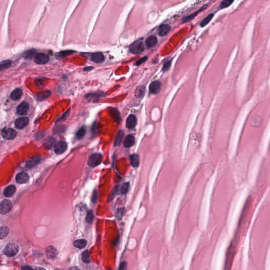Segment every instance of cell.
Returning <instances> with one entry per match:
<instances>
[{"label":"cell","instance_id":"obj_1","mask_svg":"<svg viewBox=\"0 0 270 270\" xmlns=\"http://www.w3.org/2000/svg\"><path fill=\"white\" fill-rule=\"evenodd\" d=\"M103 161V156L99 153H95L90 156L88 160V165L91 167H95L100 164Z\"/></svg>","mask_w":270,"mask_h":270},{"label":"cell","instance_id":"obj_2","mask_svg":"<svg viewBox=\"0 0 270 270\" xmlns=\"http://www.w3.org/2000/svg\"><path fill=\"white\" fill-rule=\"evenodd\" d=\"M18 246L14 243L8 244L3 249L4 254L9 257L15 256L18 253Z\"/></svg>","mask_w":270,"mask_h":270},{"label":"cell","instance_id":"obj_3","mask_svg":"<svg viewBox=\"0 0 270 270\" xmlns=\"http://www.w3.org/2000/svg\"><path fill=\"white\" fill-rule=\"evenodd\" d=\"M145 46L142 42L140 41L135 42L130 46V51L132 53L137 54L144 51Z\"/></svg>","mask_w":270,"mask_h":270},{"label":"cell","instance_id":"obj_4","mask_svg":"<svg viewBox=\"0 0 270 270\" xmlns=\"http://www.w3.org/2000/svg\"><path fill=\"white\" fill-rule=\"evenodd\" d=\"M12 208V205L10 201L4 199L0 203V213L4 214L10 212Z\"/></svg>","mask_w":270,"mask_h":270},{"label":"cell","instance_id":"obj_5","mask_svg":"<svg viewBox=\"0 0 270 270\" xmlns=\"http://www.w3.org/2000/svg\"><path fill=\"white\" fill-rule=\"evenodd\" d=\"M2 136L5 140H11L15 138L16 132L12 128H4L2 131Z\"/></svg>","mask_w":270,"mask_h":270},{"label":"cell","instance_id":"obj_6","mask_svg":"<svg viewBox=\"0 0 270 270\" xmlns=\"http://www.w3.org/2000/svg\"><path fill=\"white\" fill-rule=\"evenodd\" d=\"M68 145L66 142L60 141L54 146V152L57 155L62 154L67 150Z\"/></svg>","mask_w":270,"mask_h":270},{"label":"cell","instance_id":"obj_7","mask_svg":"<svg viewBox=\"0 0 270 270\" xmlns=\"http://www.w3.org/2000/svg\"><path fill=\"white\" fill-rule=\"evenodd\" d=\"M29 119L28 117H22L17 119L15 121V127L18 129H22L28 125Z\"/></svg>","mask_w":270,"mask_h":270},{"label":"cell","instance_id":"obj_8","mask_svg":"<svg viewBox=\"0 0 270 270\" xmlns=\"http://www.w3.org/2000/svg\"><path fill=\"white\" fill-rule=\"evenodd\" d=\"M34 61L38 64H46L49 62V57L46 54L42 53H38L34 57Z\"/></svg>","mask_w":270,"mask_h":270},{"label":"cell","instance_id":"obj_9","mask_svg":"<svg viewBox=\"0 0 270 270\" xmlns=\"http://www.w3.org/2000/svg\"><path fill=\"white\" fill-rule=\"evenodd\" d=\"M29 108L28 103L26 102H22L17 107L16 113L20 116L26 115L28 113Z\"/></svg>","mask_w":270,"mask_h":270},{"label":"cell","instance_id":"obj_10","mask_svg":"<svg viewBox=\"0 0 270 270\" xmlns=\"http://www.w3.org/2000/svg\"><path fill=\"white\" fill-rule=\"evenodd\" d=\"M161 89V83L159 81H155L149 85V90L150 93L156 95L160 93Z\"/></svg>","mask_w":270,"mask_h":270},{"label":"cell","instance_id":"obj_11","mask_svg":"<svg viewBox=\"0 0 270 270\" xmlns=\"http://www.w3.org/2000/svg\"><path fill=\"white\" fill-rule=\"evenodd\" d=\"M137 125V118L134 115H130L126 120V127L128 129H133Z\"/></svg>","mask_w":270,"mask_h":270},{"label":"cell","instance_id":"obj_12","mask_svg":"<svg viewBox=\"0 0 270 270\" xmlns=\"http://www.w3.org/2000/svg\"><path fill=\"white\" fill-rule=\"evenodd\" d=\"M16 182L18 184H24L28 181L29 176L26 172H20L16 175Z\"/></svg>","mask_w":270,"mask_h":270},{"label":"cell","instance_id":"obj_13","mask_svg":"<svg viewBox=\"0 0 270 270\" xmlns=\"http://www.w3.org/2000/svg\"><path fill=\"white\" fill-rule=\"evenodd\" d=\"M91 60L93 62L97 63H100L105 61V57L101 52H95L91 54Z\"/></svg>","mask_w":270,"mask_h":270},{"label":"cell","instance_id":"obj_14","mask_svg":"<svg viewBox=\"0 0 270 270\" xmlns=\"http://www.w3.org/2000/svg\"><path fill=\"white\" fill-rule=\"evenodd\" d=\"M171 30V26L168 24H162L158 28V34L160 36H164L170 32Z\"/></svg>","mask_w":270,"mask_h":270},{"label":"cell","instance_id":"obj_15","mask_svg":"<svg viewBox=\"0 0 270 270\" xmlns=\"http://www.w3.org/2000/svg\"><path fill=\"white\" fill-rule=\"evenodd\" d=\"M109 113L110 114L111 117L113 119V120L116 121L117 124H119L121 121V117L119 112V111L115 108H111L110 110L109 111Z\"/></svg>","mask_w":270,"mask_h":270},{"label":"cell","instance_id":"obj_16","mask_svg":"<svg viewBox=\"0 0 270 270\" xmlns=\"http://www.w3.org/2000/svg\"><path fill=\"white\" fill-rule=\"evenodd\" d=\"M157 38L154 36H149L146 40L145 44L148 48H151L155 46L157 43Z\"/></svg>","mask_w":270,"mask_h":270},{"label":"cell","instance_id":"obj_17","mask_svg":"<svg viewBox=\"0 0 270 270\" xmlns=\"http://www.w3.org/2000/svg\"><path fill=\"white\" fill-rule=\"evenodd\" d=\"M16 192V186L13 185H11L9 186L8 187L5 188L3 193H4V195L5 196V197H10L14 194Z\"/></svg>","mask_w":270,"mask_h":270},{"label":"cell","instance_id":"obj_18","mask_svg":"<svg viewBox=\"0 0 270 270\" xmlns=\"http://www.w3.org/2000/svg\"><path fill=\"white\" fill-rule=\"evenodd\" d=\"M134 142H135L134 137L131 135H127L125 138L124 142V146L126 148H129L134 144Z\"/></svg>","mask_w":270,"mask_h":270},{"label":"cell","instance_id":"obj_19","mask_svg":"<svg viewBox=\"0 0 270 270\" xmlns=\"http://www.w3.org/2000/svg\"><path fill=\"white\" fill-rule=\"evenodd\" d=\"M22 95V91L20 88H17L13 90L11 93L10 98L13 100H17L21 98Z\"/></svg>","mask_w":270,"mask_h":270},{"label":"cell","instance_id":"obj_20","mask_svg":"<svg viewBox=\"0 0 270 270\" xmlns=\"http://www.w3.org/2000/svg\"><path fill=\"white\" fill-rule=\"evenodd\" d=\"M130 162L133 167H138L139 166L140 158L137 154H133L130 156Z\"/></svg>","mask_w":270,"mask_h":270},{"label":"cell","instance_id":"obj_21","mask_svg":"<svg viewBox=\"0 0 270 270\" xmlns=\"http://www.w3.org/2000/svg\"><path fill=\"white\" fill-rule=\"evenodd\" d=\"M46 254L49 259H54L57 256V249L53 246H49L46 249Z\"/></svg>","mask_w":270,"mask_h":270},{"label":"cell","instance_id":"obj_22","mask_svg":"<svg viewBox=\"0 0 270 270\" xmlns=\"http://www.w3.org/2000/svg\"><path fill=\"white\" fill-rule=\"evenodd\" d=\"M73 244L74 246L79 249H83L85 248L87 244V242L85 239H77L73 242Z\"/></svg>","mask_w":270,"mask_h":270},{"label":"cell","instance_id":"obj_23","mask_svg":"<svg viewBox=\"0 0 270 270\" xmlns=\"http://www.w3.org/2000/svg\"><path fill=\"white\" fill-rule=\"evenodd\" d=\"M40 161H41V159L39 157L34 158L32 160H28L26 163V166L28 168H32L34 167L35 166H36L37 164H38Z\"/></svg>","mask_w":270,"mask_h":270},{"label":"cell","instance_id":"obj_24","mask_svg":"<svg viewBox=\"0 0 270 270\" xmlns=\"http://www.w3.org/2000/svg\"><path fill=\"white\" fill-rule=\"evenodd\" d=\"M145 94V87L144 86H139L135 90V96L137 98H142Z\"/></svg>","mask_w":270,"mask_h":270},{"label":"cell","instance_id":"obj_25","mask_svg":"<svg viewBox=\"0 0 270 270\" xmlns=\"http://www.w3.org/2000/svg\"><path fill=\"white\" fill-rule=\"evenodd\" d=\"M206 6H207V5H204L203 7H202V8H201L199 10L197 11V12H196L195 13H193V14H190L189 16H186V17H185L184 18H183V22H189V21H190V20H192V19H193L198 14L199 12H201V11L203 10V9H205L206 8Z\"/></svg>","mask_w":270,"mask_h":270},{"label":"cell","instance_id":"obj_26","mask_svg":"<svg viewBox=\"0 0 270 270\" xmlns=\"http://www.w3.org/2000/svg\"><path fill=\"white\" fill-rule=\"evenodd\" d=\"M104 95V93L103 92H99V93H89L88 94L85 96L86 98L90 100H93L95 99H100L101 97H103Z\"/></svg>","mask_w":270,"mask_h":270},{"label":"cell","instance_id":"obj_27","mask_svg":"<svg viewBox=\"0 0 270 270\" xmlns=\"http://www.w3.org/2000/svg\"><path fill=\"white\" fill-rule=\"evenodd\" d=\"M124 136V132L123 130H120L116 135V138L114 142V146H117L121 143L122 139Z\"/></svg>","mask_w":270,"mask_h":270},{"label":"cell","instance_id":"obj_28","mask_svg":"<svg viewBox=\"0 0 270 270\" xmlns=\"http://www.w3.org/2000/svg\"><path fill=\"white\" fill-rule=\"evenodd\" d=\"M51 92L50 91H44L41 92V93H39V94L37 95L38 100H44L45 99H46L49 96L51 95Z\"/></svg>","mask_w":270,"mask_h":270},{"label":"cell","instance_id":"obj_29","mask_svg":"<svg viewBox=\"0 0 270 270\" xmlns=\"http://www.w3.org/2000/svg\"><path fill=\"white\" fill-rule=\"evenodd\" d=\"M73 53H74V51H71V50H66V51L60 52L59 53H58L57 54V58L58 59H62L63 58L72 54Z\"/></svg>","mask_w":270,"mask_h":270},{"label":"cell","instance_id":"obj_30","mask_svg":"<svg viewBox=\"0 0 270 270\" xmlns=\"http://www.w3.org/2000/svg\"><path fill=\"white\" fill-rule=\"evenodd\" d=\"M36 53V51L34 49H30L25 52L23 54V56L26 59H30L33 57Z\"/></svg>","mask_w":270,"mask_h":270},{"label":"cell","instance_id":"obj_31","mask_svg":"<svg viewBox=\"0 0 270 270\" xmlns=\"http://www.w3.org/2000/svg\"><path fill=\"white\" fill-rule=\"evenodd\" d=\"M214 15V14L212 13V14H209L208 16H207L206 18L204 19L203 21H202V22L200 24L201 26L202 27H204L206 25H207L208 23L211 22V20H212V19L213 18Z\"/></svg>","mask_w":270,"mask_h":270},{"label":"cell","instance_id":"obj_32","mask_svg":"<svg viewBox=\"0 0 270 270\" xmlns=\"http://www.w3.org/2000/svg\"><path fill=\"white\" fill-rule=\"evenodd\" d=\"M11 66V62L10 60H4L0 62V71L6 69Z\"/></svg>","mask_w":270,"mask_h":270},{"label":"cell","instance_id":"obj_33","mask_svg":"<svg viewBox=\"0 0 270 270\" xmlns=\"http://www.w3.org/2000/svg\"><path fill=\"white\" fill-rule=\"evenodd\" d=\"M56 142V140L53 138H50L47 139L44 143V146L47 149H50L54 146Z\"/></svg>","mask_w":270,"mask_h":270},{"label":"cell","instance_id":"obj_34","mask_svg":"<svg viewBox=\"0 0 270 270\" xmlns=\"http://www.w3.org/2000/svg\"><path fill=\"white\" fill-rule=\"evenodd\" d=\"M85 133H86V129H85V126H83L81 128H80L79 129V130L77 132L76 137L78 139H82L83 138V137L85 136Z\"/></svg>","mask_w":270,"mask_h":270},{"label":"cell","instance_id":"obj_35","mask_svg":"<svg viewBox=\"0 0 270 270\" xmlns=\"http://www.w3.org/2000/svg\"><path fill=\"white\" fill-rule=\"evenodd\" d=\"M125 215V208H119L116 211V217L118 220H121Z\"/></svg>","mask_w":270,"mask_h":270},{"label":"cell","instance_id":"obj_36","mask_svg":"<svg viewBox=\"0 0 270 270\" xmlns=\"http://www.w3.org/2000/svg\"><path fill=\"white\" fill-rule=\"evenodd\" d=\"M9 234V229L6 227H2L0 228V239H3Z\"/></svg>","mask_w":270,"mask_h":270},{"label":"cell","instance_id":"obj_37","mask_svg":"<svg viewBox=\"0 0 270 270\" xmlns=\"http://www.w3.org/2000/svg\"><path fill=\"white\" fill-rule=\"evenodd\" d=\"M82 261L83 262L85 263H90V257H89V252L88 250H85L83 252L82 254Z\"/></svg>","mask_w":270,"mask_h":270},{"label":"cell","instance_id":"obj_38","mask_svg":"<svg viewBox=\"0 0 270 270\" xmlns=\"http://www.w3.org/2000/svg\"><path fill=\"white\" fill-rule=\"evenodd\" d=\"M234 2V0H223L220 5L221 9H225L227 8L231 5Z\"/></svg>","mask_w":270,"mask_h":270},{"label":"cell","instance_id":"obj_39","mask_svg":"<svg viewBox=\"0 0 270 270\" xmlns=\"http://www.w3.org/2000/svg\"><path fill=\"white\" fill-rule=\"evenodd\" d=\"M93 214L92 211H89L87 214V216L85 217V220L88 223L91 224L93 223Z\"/></svg>","mask_w":270,"mask_h":270},{"label":"cell","instance_id":"obj_40","mask_svg":"<svg viewBox=\"0 0 270 270\" xmlns=\"http://www.w3.org/2000/svg\"><path fill=\"white\" fill-rule=\"evenodd\" d=\"M171 64H172V61L171 60H167V61H166L163 64V67H162V70L164 71V72H166L168 71L169 69L170 68V67L171 66Z\"/></svg>","mask_w":270,"mask_h":270},{"label":"cell","instance_id":"obj_41","mask_svg":"<svg viewBox=\"0 0 270 270\" xmlns=\"http://www.w3.org/2000/svg\"><path fill=\"white\" fill-rule=\"evenodd\" d=\"M129 183H124L121 188V193L122 195H126L127 192H128Z\"/></svg>","mask_w":270,"mask_h":270},{"label":"cell","instance_id":"obj_42","mask_svg":"<svg viewBox=\"0 0 270 270\" xmlns=\"http://www.w3.org/2000/svg\"><path fill=\"white\" fill-rule=\"evenodd\" d=\"M97 200H98V193H97V190H95L92 195L91 201L93 202V203H95Z\"/></svg>","mask_w":270,"mask_h":270},{"label":"cell","instance_id":"obj_43","mask_svg":"<svg viewBox=\"0 0 270 270\" xmlns=\"http://www.w3.org/2000/svg\"><path fill=\"white\" fill-rule=\"evenodd\" d=\"M70 111V110H68L67 111H66V113H64V114H63V115H62V116H61V117H60V118L59 119H58V120L57 122H59V121H62V120H63L66 119L67 118V117H68V116H69V115Z\"/></svg>","mask_w":270,"mask_h":270},{"label":"cell","instance_id":"obj_44","mask_svg":"<svg viewBox=\"0 0 270 270\" xmlns=\"http://www.w3.org/2000/svg\"><path fill=\"white\" fill-rule=\"evenodd\" d=\"M147 60V57H144V58H142V59H139V60L137 61V62H136L135 64H136V66H140V64H142V63H143L144 62H145V61H146Z\"/></svg>","mask_w":270,"mask_h":270},{"label":"cell","instance_id":"obj_45","mask_svg":"<svg viewBox=\"0 0 270 270\" xmlns=\"http://www.w3.org/2000/svg\"><path fill=\"white\" fill-rule=\"evenodd\" d=\"M117 191H118V186H116V187H115V189L113 190V193H112V194H111L110 197H109V199H110V200H112V199H113V197H114V196H115L116 194H117Z\"/></svg>","mask_w":270,"mask_h":270},{"label":"cell","instance_id":"obj_46","mask_svg":"<svg viewBox=\"0 0 270 270\" xmlns=\"http://www.w3.org/2000/svg\"><path fill=\"white\" fill-rule=\"evenodd\" d=\"M127 268V263L126 262H123L120 263L119 270H124Z\"/></svg>","mask_w":270,"mask_h":270},{"label":"cell","instance_id":"obj_47","mask_svg":"<svg viewBox=\"0 0 270 270\" xmlns=\"http://www.w3.org/2000/svg\"><path fill=\"white\" fill-rule=\"evenodd\" d=\"M93 67H86V68H85V69H84V71H88V70H90L91 69H93Z\"/></svg>","mask_w":270,"mask_h":270},{"label":"cell","instance_id":"obj_48","mask_svg":"<svg viewBox=\"0 0 270 270\" xmlns=\"http://www.w3.org/2000/svg\"><path fill=\"white\" fill-rule=\"evenodd\" d=\"M23 269H31L32 268H30V267H28V266H26V267H25V268H22Z\"/></svg>","mask_w":270,"mask_h":270}]
</instances>
